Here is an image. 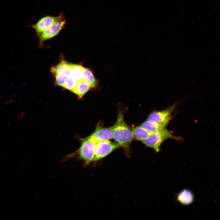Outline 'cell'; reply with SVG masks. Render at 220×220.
I'll return each instance as SVG.
<instances>
[{
    "label": "cell",
    "mask_w": 220,
    "mask_h": 220,
    "mask_svg": "<svg viewBox=\"0 0 220 220\" xmlns=\"http://www.w3.org/2000/svg\"><path fill=\"white\" fill-rule=\"evenodd\" d=\"M112 128V138L120 147L128 151L133 139L132 129L126 123L123 113L120 110L118 112L116 121Z\"/></svg>",
    "instance_id": "6da1fadb"
},
{
    "label": "cell",
    "mask_w": 220,
    "mask_h": 220,
    "mask_svg": "<svg viewBox=\"0 0 220 220\" xmlns=\"http://www.w3.org/2000/svg\"><path fill=\"white\" fill-rule=\"evenodd\" d=\"M82 144L80 148L76 151L68 155L64 161L70 159L76 156L83 160L85 165L94 161L97 142L88 136L82 139Z\"/></svg>",
    "instance_id": "7a4b0ae2"
},
{
    "label": "cell",
    "mask_w": 220,
    "mask_h": 220,
    "mask_svg": "<svg viewBox=\"0 0 220 220\" xmlns=\"http://www.w3.org/2000/svg\"><path fill=\"white\" fill-rule=\"evenodd\" d=\"M169 138L179 139L178 137L172 135L171 131L164 128L159 131L153 133L141 142L147 146L152 148L156 152H158L160 151V148L162 143Z\"/></svg>",
    "instance_id": "3957f363"
},
{
    "label": "cell",
    "mask_w": 220,
    "mask_h": 220,
    "mask_svg": "<svg viewBox=\"0 0 220 220\" xmlns=\"http://www.w3.org/2000/svg\"><path fill=\"white\" fill-rule=\"evenodd\" d=\"M120 147L118 143L112 142L109 140L97 143L94 161L96 162L104 158Z\"/></svg>",
    "instance_id": "277c9868"
},
{
    "label": "cell",
    "mask_w": 220,
    "mask_h": 220,
    "mask_svg": "<svg viewBox=\"0 0 220 220\" xmlns=\"http://www.w3.org/2000/svg\"><path fill=\"white\" fill-rule=\"evenodd\" d=\"M175 108V105H173L164 110L153 112L149 115L147 120L155 122L165 127L170 119Z\"/></svg>",
    "instance_id": "5b68a950"
},
{
    "label": "cell",
    "mask_w": 220,
    "mask_h": 220,
    "mask_svg": "<svg viewBox=\"0 0 220 220\" xmlns=\"http://www.w3.org/2000/svg\"><path fill=\"white\" fill-rule=\"evenodd\" d=\"M66 20L63 18L52 24L38 35L40 41L50 39L57 35L63 28Z\"/></svg>",
    "instance_id": "8992f818"
},
{
    "label": "cell",
    "mask_w": 220,
    "mask_h": 220,
    "mask_svg": "<svg viewBox=\"0 0 220 220\" xmlns=\"http://www.w3.org/2000/svg\"><path fill=\"white\" fill-rule=\"evenodd\" d=\"M97 143L109 140L112 138V129L110 127L97 126L95 131L89 136Z\"/></svg>",
    "instance_id": "52a82bcc"
},
{
    "label": "cell",
    "mask_w": 220,
    "mask_h": 220,
    "mask_svg": "<svg viewBox=\"0 0 220 220\" xmlns=\"http://www.w3.org/2000/svg\"><path fill=\"white\" fill-rule=\"evenodd\" d=\"M64 17L61 14L57 16H47L43 17L32 26L37 33L39 35L55 21Z\"/></svg>",
    "instance_id": "ba28073f"
},
{
    "label": "cell",
    "mask_w": 220,
    "mask_h": 220,
    "mask_svg": "<svg viewBox=\"0 0 220 220\" xmlns=\"http://www.w3.org/2000/svg\"><path fill=\"white\" fill-rule=\"evenodd\" d=\"M177 200L183 205H188L193 201L194 196L193 192L190 190L185 189L181 190L177 195Z\"/></svg>",
    "instance_id": "9c48e42d"
},
{
    "label": "cell",
    "mask_w": 220,
    "mask_h": 220,
    "mask_svg": "<svg viewBox=\"0 0 220 220\" xmlns=\"http://www.w3.org/2000/svg\"><path fill=\"white\" fill-rule=\"evenodd\" d=\"M51 71L55 75H58L67 77L71 75L69 64L64 61L56 66L52 67Z\"/></svg>",
    "instance_id": "30bf717a"
},
{
    "label": "cell",
    "mask_w": 220,
    "mask_h": 220,
    "mask_svg": "<svg viewBox=\"0 0 220 220\" xmlns=\"http://www.w3.org/2000/svg\"><path fill=\"white\" fill-rule=\"evenodd\" d=\"M132 133L133 139L141 141L145 140L153 134L140 126L133 128Z\"/></svg>",
    "instance_id": "8fae6325"
},
{
    "label": "cell",
    "mask_w": 220,
    "mask_h": 220,
    "mask_svg": "<svg viewBox=\"0 0 220 220\" xmlns=\"http://www.w3.org/2000/svg\"><path fill=\"white\" fill-rule=\"evenodd\" d=\"M71 75L78 81L85 79L84 67L75 64H69Z\"/></svg>",
    "instance_id": "7c38bea8"
},
{
    "label": "cell",
    "mask_w": 220,
    "mask_h": 220,
    "mask_svg": "<svg viewBox=\"0 0 220 220\" xmlns=\"http://www.w3.org/2000/svg\"><path fill=\"white\" fill-rule=\"evenodd\" d=\"M90 87V85L85 80L79 81L72 92L77 95L79 98H81L88 91Z\"/></svg>",
    "instance_id": "4fadbf2b"
},
{
    "label": "cell",
    "mask_w": 220,
    "mask_h": 220,
    "mask_svg": "<svg viewBox=\"0 0 220 220\" xmlns=\"http://www.w3.org/2000/svg\"><path fill=\"white\" fill-rule=\"evenodd\" d=\"M140 126L152 133L159 131L165 128L157 123L147 120L142 123Z\"/></svg>",
    "instance_id": "5bb4252c"
},
{
    "label": "cell",
    "mask_w": 220,
    "mask_h": 220,
    "mask_svg": "<svg viewBox=\"0 0 220 220\" xmlns=\"http://www.w3.org/2000/svg\"><path fill=\"white\" fill-rule=\"evenodd\" d=\"M78 81L71 75L66 77L64 83V88L72 92Z\"/></svg>",
    "instance_id": "9a60e30c"
},
{
    "label": "cell",
    "mask_w": 220,
    "mask_h": 220,
    "mask_svg": "<svg viewBox=\"0 0 220 220\" xmlns=\"http://www.w3.org/2000/svg\"><path fill=\"white\" fill-rule=\"evenodd\" d=\"M84 73L85 81L90 87H95L97 85V81L91 71L88 68H84Z\"/></svg>",
    "instance_id": "2e32d148"
},
{
    "label": "cell",
    "mask_w": 220,
    "mask_h": 220,
    "mask_svg": "<svg viewBox=\"0 0 220 220\" xmlns=\"http://www.w3.org/2000/svg\"><path fill=\"white\" fill-rule=\"evenodd\" d=\"M55 75L57 84L58 85L63 87L64 81L66 77L58 75Z\"/></svg>",
    "instance_id": "e0dca14e"
}]
</instances>
